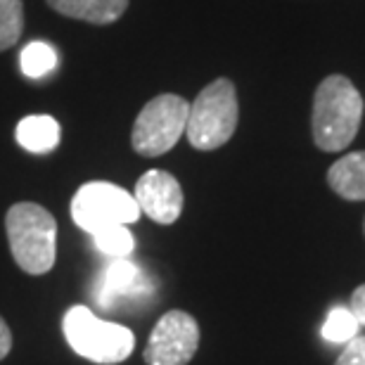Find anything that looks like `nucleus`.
<instances>
[{"instance_id": "17", "label": "nucleus", "mask_w": 365, "mask_h": 365, "mask_svg": "<svg viewBox=\"0 0 365 365\" xmlns=\"http://www.w3.org/2000/svg\"><path fill=\"white\" fill-rule=\"evenodd\" d=\"M334 365H365V334L346 341Z\"/></svg>"}, {"instance_id": "15", "label": "nucleus", "mask_w": 365, "mask_h": 365, "mask_svg": "<svg viewBox=\"0 0 365 365\" xmlns=\"http://www.w3.org/2000/svg\"><path fill=\"white\" fill-rule=\"evenodd\" d=\"M359 320L351 311H349V306H334V309L327 313L325 323H323V339H327L330 344H346V341H351L354 337H359Z\"/></svg>"}, {"instance_id": "14", "label": "nucleus", "mask_w": 365, "mask_h": 365, "mask_svg": "<svg viewBox=\"0 0 365 365\" xmlns=\"http://www.w3.org/2000/svg\"><path fill=\"white\" fill-rule=\"evenodd\" d=\"M19 67L29 78H41L50 74L57 67V53L53 46L43 41H34L21 50L19 55Z\"/></svg>"}, {"instance_id": "18", "label": "nucleus", "mask_w": 365, "mask_h": 365, "mask_svg": "<svg viewBox=\"0 0 365 365\" xmlns=\"http://www.w3.org/2000/svg\"><path fill=\"white\" fill-rule=\"evenodd\" d=\"M349 311L356 316L359 325L365 327V284H359V287L354 289L351 299H349Z\"/></svg>"}, {"instance_id": "20", "label": "nucleus", "mask_w": 365, "mask_h": 365, "mask_svg": "<svg viewBox=\"0 0 365 365\" xmlns=\"http://www.w3.org/2000/svg\"><path fill=\"white\" fill-rule=\"evenodd\" d=\"M363 232H365V221H363Z\"/></svg>"}, {"instance_id": "4", "label": "nucleus", "mask_w": 365, "mask_h": 365, "mask_svg": "<svg viewBox=\"0 0 365 365\" xmlns=\"http://www.w3.org/2000/svg\"><path fill=\"white\" fill-rule=\"evenodd\" d=\"M240 119L237 93L230 78H216L190 105L185 135L195 150H218L232 138Z\"/></svg>"}, {"instance_id": "7", "label": "nucleus", "mask_w": 365, "mask_h": 365, "mask_svg": "<svg viewBox=\"0 0 365 365\" xmlns=\"http://www.w3.org/2000/svg\"><path fill=\"white\" fill-rule=\"evenodd\" d=\"M200 346V325L185 311H169L157 320L148 346V365H187Z\"/></svg>"}, {"instance_id": "13", "label": "nucleus", "mask_w": 365, "mask_h": 365, "mask_svg": "<svg viewBox=\"0 0 365 365\" xmlns=\"http://www.w3.org/2000/svg\"><path fill=\"white\" fill-rule=\"evenodd\" d=\"M95 247L112 259H128L135 250V237L128 225H107L93 232Z\"/></svg>"}, {"instance_id": "16", "label": "nucleus", "mask_w": 365, "mask_h": 365, "mask_svg": "<svg viewBox=\"0 0 365 365\" xmlns=\"http://www.w3.org/2000/svg\"><path fill=\"white\" fill-rule=\"evenodd\" d=\"M24 31V3L0 0V53L12 48Z\"/></svg>"}, {"instance_id": "3", "label": "nucleus", "mask_w": 365, "mask_h": 365, "mask_svg": "<svg viewBox=\"0 0 365 365\" xmlns=\"http://www.w3.org/2000/svg\"><path fill=\"white\" fill-rule=\"evenodd\" d=\"M62 332L71 351L100 365L126 361L135 346V334L126 325L102 320L88 306H71L62 318Z\"/></svg>"}, {"instance_id": "6", "label": "nucleus", "mask_w": 365, "mask_h": 365, "mask_svg": "<svg viewBox=\"0 0 365 365\" xmlns=\"http://www.w3.org/2000/svg\"><path fill=\"white\" fill-rule=\"evenodd\" d=\"M71 218L81 230L93 232L107 225H128L140 218L135 197L114 182L93 180L76 190L71 200Z\"/></svg>"}, {"instance_id": "2", "label": "nucleus", "mask_w": 365, "mask_h": 365, "mask_svg": "<svg viewBox=\"0 0 365 365\" xmlns=\"http://www.w3.org/2000/svg\"><path fill=\"white\" fill-rule=\"evenodd\" d=\"M7 242L12 259L29 275H43L57 259V223L41 204L19 202L5 216Z\"/></svg>"}, {"instance_id": "12", "label": "nucleus", "mask_w": 365, "mask_h": 365, "mask_svg": "<svg viewBox=\"0 0 365 365\" xmlns=\"http://www.w3.org/2000/svg\"><path fill=\"white\" fill-rule=\"evenodd\" d=\"M55 12L91 24H112L126 12L128 0H48Z\"/></svg>"}, {"instance_id": "9", "label": "nucleus", "mask_w": 365, "mask_h": 365, "mask_svg": "<svg viewBox=\"0 0 365 365\" xmlns=\"http://www.w3.org/2000/svg\"><path fill=\"white\" fill-rule=\"evenodd\" d=\"M150 292V277L140 271L128 259H114L112 264L105 268L100 275L98 289H95V299L102 309L112 311L119 302H128V299H138Z\"/></svg>"}, {"instance_id": "5", "label": "nucleus", "mask_w": 365, "mask_h": 365, "mask_svg": "<svg viewBox=\"0 0 365 365\" xmlns=\"http://www.w3.org/2000/svg\"><path fill=\"white\" fill-rule=\"evenodd\" d=\"M190 102L180 95L164 93L140 109L130 133V145L143 157H162L185 135Z\"/></svg>"}, {"instance_id": "1", "label": "nucleus", "mask_w": 365, "mask_h": 365, "mask_svg": "<svg viewBox=\"0 0 365 365\" xmlns=\"http://www.w3.org/2000/svg\"><path fill=\"white\" fill-rule=\"evenodd\" d=\"M363 95L346 76L332 74L313 95L311 130L323 152H341L354 143L363 121Z\"/></svg>"}, {"instance_id": "8", "label": "nucleus", "mask_w": 365, "mask_h": 365, "mask_svg": "<svg viewBox=\"0 0 365 365\" xmlns=\"http://www.w3.org/2000/svg\"><path fill=\"white\" fill-rule=\"evenodd\" d=\"M135 202L140 214H148L155 223L171 225L182 214V187L169 171L152 169L135 182Z\"/></svg>"}, {"instance_id": "10", "label": "nucleus", "mask_w": 365, "mask_h": 365, "mask_svg": "<svg viewBox=\"0 0 365 365\" xmlns=\"http://www.w3.org/2000/svg\"><path fill=\"white\" fill-rule=\"evenodd\" d=\"M327 185L349 202L365 200V150L349 152L327 171Z\"/></svg>"}, {"instance_id": "11", "label": "nucleus", "mask_w": 365, "mask_h": 365, "mask_svg": "<svg viewBox=\"0 0 365 365\" xmlns=\"http://www.w3.org/2000/svg\"><path fill=\"white\" fill-rule=\"evenodd\" d=\"M14 138H17L19 148H24L26 152L46 155V152H53L57 145H60L62 128L53 116L31 114V116H24V119L17 123Z\"/></svg>"}, {"instance_id": "19", "label": "nucleus", "mask_w": 365, "mask_h": 365, "mask_svg": "<svg viewBox=\"0 0 365 365\" xmlns=\"http://www.w3.org/2000/svg\"><path fill=\"white\" fill-rule=\"evenodd\" d=\"M10 349H12V332H10V327H7L5 320L0 318V361L10 354Z\"/></svg>"}]
</instances>
